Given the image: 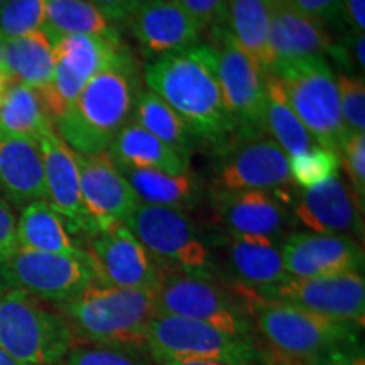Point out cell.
<instances>
[{"label": "cell", "instance_id": "cell-29", "mask_svg": "<svg viewBox=\"0 0 365 365\" xmlns=\"http://www.w3.org/2000/svg\"><path fill=\"white\" fill-rule=\"evenodd\" d=\"M272 0H227L225 27L242 51L269 75V26Z\"/></svg>", "mask_w": 365, "mask_h": 365}, {"label": "cell", "instance_id": "cell-33", "mask_svg": "<svg viewBox=\"0 0 365 365\" xmlns=\"http://www.w3.org/2000/svg\"><path fill=\"white\" fill-rule=\"evenodd\" d=\"M132 117H134L132 122L143 127L149 134L158 137L161 143L170 145L180 156L190 161L196 137L161 97H158L150 90L140 91L135 100Z\"/></svg>", "mask_w": 365, "mask_h": 365}, {"label": "cell", "instance_id": "cell-13", "mask_svg": "<svg viewBox=\"0 0 365 365\" xmlns=\"http://www.w3.org/2000/svg\"><path fill=\"white\" fill-rule=\"evenodd\" d=\"M289 181V158L271 137L234 135L218 148L213 191H277Z\"/></svg>", "mask_w": 365, "mask_h": 365}, {"label": "cell", "instance_id": "cell-23", "mask_svg": "<svg viewBox=\"0 0 365 365\" xmlns=\"http://www.w3.org/2000/svg\"><path fill=\"white\" fill-rule=\"evenodd\" d=\"M0 188L19 207L46 200L43 156L36 140L0 139Z\"/></svg>", "mask_w": 365, "mask_h": 365}, {"label": "cell", "instance_id": "cell-40", "mask_svg": "<svg viewBox=\"0 0 365 365\" xmlns=\"http://www.w3.org/2000/svg\"><path fill=\"white\" fill-rule=\"evenodd\" d=\"M304 16L322 22L323 26L335 24L341 19V4L344 0H282Z\"/></svg>", "mask_w": 365, "mask_h": 365}, {"label": "cell", "instance_id": "cell-31", "mask_svg": "<svg viewBox=\"0 0 365 365\" xmlns=\"http://www.w3.org/2000/svg\"><path fill=\"white\" fill-rule=\"evenodd\" d=\"M54 130L46 115L38 91L21 83H11L0 97V139L21 137L39 143L48 132Z\"/></svg>", "mask_w": 365, "mask_h": 365}, {"label": "cell", "instance_id": "cell-22", "mask_svg": "<svg viewBox=\"0 0 365 365\" xmlns=\"http://www.w3.org/2000/svg\"><path fill=\"white\" fill-rule=\"evenodd\" d=\"M336 46L322 22L304 16L282 0H272L269 26V75L277 66L308 56L335 54Z\"/></svg>", "mask_w": 365, "mask_h": 365}, {"label": "cell", "instance_id": "cell-6", "mask_svg": "<svg viewBox=\"0 0 365 365\" xmlns=\"http://www.w3.org/2000/svg\"><path fill=\"white\" fill-rule=\"evenodd\" d=\"M153 296L158 313L195 319L252 340L254 323L245 301L215 279L161 266Z\"/></svg>", "mask_w": 365, "mask_h": 365}, {"label": "cell", "instance_id": "cell-24", "mask_svg": "<svg viewBox=\"0 0 365 365\" xmlns=\"http://www.w3.org/2000/svg\"><path fill=\"white\" fill-rule=\"evenodd\" d=\"M53 56L54 61L65 63L83 81H88L100 71L134 61L122 39L90 34H73L58 39L53 44Z\"/></svg>", "mask_w": 365, "mask_h": 365}, {"label": "cell", "instance_id": "cell-28", "mask_svg": "<svg viewBox=\"0 0 365 365\" xmlns=\"http://www.w3.org/2000/svg\"><path fill=\"white\" fill-rule=\"evenodd\" d=\"M4 65L12 83L41 90L53 78V43L43 29L4 39Z\"/></svg>", "mask_w": 365, "mask_h": 365}, {"label": "cell", "instance_id": "cell-26", "mask_svg": "<svg viewBox=\"0 0 365 365\" xmlns=\"http://www.w3.org/2000/svg\"><path fill=\"white\" fill-rule=\"evenodd\" d=\"M17 247L61 255H80L85 252L78 242L73 240L65 222L46 200L33 202L22 208L17 222Z\"/></svg>", "mask_w": 365, "mask_h": 365}, {"label": "cell", "instance_id": "cell-44", "mask_svg": "<svg viewBox=\"0 0 365 365\" xmlns=\"http://www.w3.org/2000/svg\"><path fill=\"white\" fill-rule=\"evenodd\" d=\"M308 365H362V359L350 354V350H335L312 360Z\"/></svg>", "mask_w": 365, "mask_h": 365}, {"label": "cell", "instance_id": "cell-9", "mask_svg": "<svg viewBox=\"0 0 365 365\" xmlns=\"http://www.w3.org/2000/svg\"><path fill=\"white\" fill-rule=\"evenodd\" d=\"M98 281L86 252L61 255L17 247L0 257V293H21L54 307Z\"/></svg>", "mask_w": 365, "mask_h": 365}, {"label": "cell", "instance_id": "cell-5", "mask_svg": "<svg viewBox=\"0 0 365 365\" xmlns=\"http://www.w3.org/2000/svg\"><path fill=\"white\" fill-rule=\"evenodd\" d=\"M254 327L279 357L309 364L335 350H350L359 341V328L352 323L319 317L307 309L277 301H264L242 294Z\"/></svg>", "mask_w": 365, "mask_h": 365}, {"label": "cell", "instance_id": "cell-46", "mask_svg": "<svg viewBox=\"0 0 365 365\" xmlns=\"http://www.w3.org/2000/svg\"><path fill=\"white\" fill-rule=\"evenodd\" d=\"M156 365H232L225 362H217V360H175V359H163L154 360Z\"/></svg>", "mask_w": 365, "mask_h": 365}, {"label": "cell", "instance_id": "cell-36", "mask_svg": "<svg viewBox=\"0 0 365 365\" xmlns=\"http://www.w3.org/2000/svg\"><path fill=\"white\" fill-rule=\"evenodd\" d=\"M340 112L346 135L365 132V83L359 76L340 75L336 80Z\"/></svg>", "mask_w": 365, "mask_h": 365}, {"label": "cell", "instance_id": "cell-15", "mask_svg": "<svg viewBox=\"0 0 365 365\" xmlns=\"http://www.w3.org/2000/svg\"><path fill=\"white\" fill-rule=\"evenodd\" d=\"M44 166L46 202L61 217L71 235L90 239L97 234L81 202L78 154L56 134L48 132L39 139Z\"/></svg>", "mask_w": 365, "mask_h": 365}, {"label": "cell", "instance_id": "cell-2", "mask_svg": "<svg viewBox=\"0 0 365 365\" xmlns=\"http://www.w3.org/2000/svg\"><path fill=\"white\" fill-rule=\"evenodd\" d=\"M139 93L135 61L100 71L86 81L75 103L54 122V130L76 154L103 153L130 122Z\"/></svg>", "mask_w": 365, "mask_h": 365}, {"label": "cell", "instance_id": "cell-19", "mask_svg": "<svg viewBox=\"0 0 365 365\" xmlns=\"http://www.w3.org/2000/svg\"><path fill=\"white\" fill-rule=\"evenodd\" d=\"M125 21L140 51L150 59L190 48L203 34L175 0H139Z\"/></svg>", "mask_w": 365, "mask_h": 365}, {"label": "cell", "instance_id": "cell-20", "mask_svg": "<svg viewBox=\"0 0 365 365\" xmlns=\"http://www.w3.org/2000/svg\"><path fill=\"white\" fill-rule=\"evenodd\" d=\"M294 215L314 234L360 237L362 202L340 176H333L322 185L303 190L294 207Z\"/></svg>", "mask_w": 365, "mask_h": 365}, {"label": "cell", "instance_id": "cell-1", "mask_svg": "<svg viewBox=\"0 0 365 365\" xmlns=\"http://www.w3.org/2000/svg\"><path fill=\"white\" fill-rule=\"evenodd\" d=\"M145 85L170 105L196 139L220 148L237 135V122L223 100L210 43L200 41L154 59L145 68Z\"/></svg>", "mask_w": 365, "mask_h": 365}, {"label": "cell", "instance_id": "cell-12", "mask_svg": "<svg viewBox=\"0 0 365 365\" xmlns=\"http://www.w3.org/2000/svg\"><path fill=\"white\" fill-rule=\"evenodd\" d=\"M264 301L291 304L319 317L362 327L365 318V281L362 272H341L312 279H289L259 291L234 289Z\"/></svg>", "mask_w": 365, "mask_h": 365}, {"label": "cell", "instance_id": "cell-30", "mask_svg": "<svg viewBox=\"0 0 365 365\" xmlns=\"http://www.w3.org/2000/svg\"><path fill=\"white\" fill-rule=\"evenodd\" d=\"M43 31L53 44L73 34L120 39L115 22L86 0H44Z\"/></svg>", "mask_w": 365, "mask_h": 365}, {"label": "cell", "instance_id": "cell-49", "mask_svg": "<svg viewBox=\"0 0 365 365\" xmlns=\"http://www.w3.org/2000/svg\"><path fill=\"white\" fill-rule=\"evenodd\" d=\"M4 2V0H0V4H2Z\"/></svg>", "mask_w": 365, "mask_h": 365}, {"label": "cell", "instance_id": "cell-35", "mask_svg": "<svg viewBox=\"0 0 365 365\" xmlns=\"http://www.w3.org/2000/svg\"><path fill=\"white\" fill-rule=\"evenodd\" d=\"M44 0H4L0 4V34L4 39L43 29Z\"/></svg>", "mask_w": 365, "mask_h": 365}, {"label": "cell", "instance_id": "cell-39", "mask_svg": "<svg viewBox=\"0 0 365 365\" xmlns=\"http://www.w3.org/2000/svg\"><path fill=\"white\" fill-rule=\"evenodd\" d=\"M175 2L202 27L203 33L225 26L227 0H175Z\"/></svg>", "mask_w": 365, "mask_h": 365}, {"label": "cell", "instance_id": "cell-8", "mask_svg": "<svg viewBox=\"0 0 365 365\" xmlns=\"http://www.w3.org/2000/svg\"><path fill=\"white\" fill-rule=\"evenodd\" d=\"M271 75L279 80L287 103L317 144L340 156L346 130L341 120L336 80L325 58L294 59L277 66Z\"/></svg>", "mask_w": 365, "mask_h": 365}, {"label": "cell", "instance_id": "cell-16", "mask_svg": "<svg viewBox=\"0 0 365 365\" xmlns=\"http://www.w3.org/2000/svg\"><path fill=\"white\" fill-rule=\"evenodd\" d=\"M81 202L97 232L124 225L139 200L107 150L78 154Z\"/></svg>", "mask_w": 365, "mask_h": 365}, {"label": "cell", "instance_id": "cell-37", "mask_svg": "<svg viewBox=\"0 0 365 365\" xmlns=\"http://www.w3.org/2000/svg\"><path fill=\"white\" fill-rule=\"evenodd\" d=\"M65 365H145L135 350L103 345H73Z\"/></svg>", "mask_w": 365, "mask_h": 365}, {"label": "cell", "instance_id": "cell-41", "mask_svg": "<svg viewBox=\"0 0 365 365\" xmlns=\"http://www.w3.org/2000/svg\"><path fill=\"white\" fill-rule=\"evenodd\" d=\"M17 249V220L9 205L0 198V257Z\"/></svg>", "mask_w": 365, "mask_h": 365}, {"label": "cell", "instance_id": "cell-38", "mask_svg": "<svg viewBox=\"0 0 365 365\" xmlns=\"http://www.w3.org/2000/svg\"><path fill=\"white\" fill-rule=\"evenodd\" d=\"M340 158H344V166L352 182V191L360 202L365 196V132L364 134L346 135L340 149Z\"/></svg>", "mask_w": 365, "mask_h": 365}, {"label": "cell", "instance_id": "cell-43", "mask_svg": "<svg viewBox=\"0 0 365 365\" xmlns=\"http://www.w3.org/2000/svg\"><path fill=\"white\" fill-rule=\"evenodd\" d=\"M341 19L352 29L354 34H364L365 27V0H344Z\"/></svg>", "mask_w": 365, "mask_h": 365}, {"label": "cell", "instance_id": "cell-7", "mask_svg": "<svg viewBox=\"0 0 365 365\" xmlns=\"http://www.w3.org/2000/svg\"><path fill=\"white\" fill-rule=\"evenodd\" d=\"M73 333L58 312L31 296L0 293V349L21 365H59L73 346Z\"/></svg>", "mask_w": 365, "mask_h": 365}, {"label": "cell", "instance_id": "cell-27", "mask_svg": "<svg viewBox=\"0 0 365 365\" xmlns=\"http://www.w3.org/2000/svg\"><path fill=\"white\" fill-rule=\"evenodd\" d=\"M118 170L129 181L139 203L188 210L200 200V185L191 170L182 175L127 166H118Z\"/></svg>", "mask_w": 365, "mask_h": 365}, {"label": "cell", "instance_id": "cell-32", "mask_svg": "<svg viewBox=\"0 0 365 365\" xmlns=\"http://www.w3.org/2000/svg\"><path fill=\"white\" fill-rule=\"evenodd\" d=\"M264 130L272 135L271 139L284 150L287 158H294L318 145L291 108V105L287 103L279 80L274 75L266 76Z\"/></svg>", "mask_w": 365, "mask_h": 365}, {"label": "cell", "instance_id": "cell-25", "mask_svg": "<svg viewBox=\"0 0 365 365\" xmlns=\"http://www.w3.org/2000/svg\"><path fill=\"white\" fill-rule=\"evenodd\" d=\"M118 166L139 168V170H158L170 175H182L190 171V161L166 145L148 130L129 122L118 132L107 149Z\"/></svg>", "mask_w": 365, "mask_h": 365}, {"label": "cell", "instance_id": "cell-11", "mask_svg": "<svg viewBox=\"0 0 365 365\" xmlns=\"http://www.w3.org/2000/svg\"><path fill=\"white\" fill-rule=\"evenodd\" d=\"M217 76L228 112L237 122V135H261L264 130L266 73L242 51L225 26L210 31ZM266 132V130H264Z\"/></svg>", "mask_w": 365, "mask_h": 365}, {"label": "cell", "instance_id": "cell-18", "mask_svg": "<svg viewBox=\"0 0 365 365\" xmlns=\"http://www.w3.org/2000/svg\"><path fill=\"white\" fill-rule=\"evenodd\" d=\"M281 190L213 191V207L225 235L279 240L287 225Z\"/></svg>", "mask_w": 365, "mask_h": 365}, {"label": "cell", "instance_id": "cell-10", "mask_svg": "<svg viewBox=\"0 0 365 365\" xmlns=\"http://www.w3.org/2000/svg\"><path fill=\"white\" fill-rule=\"evenodd\" d=\"M145 345L154 360H217L232 365L262 364L254 340L173 314H154L148 327Z\"/></svg>", "mask_w": 365, "mask_h": 365}, {"label": "cell", "instance_id": "cell-14", "mask_svg": "<svg viewBox=\"0 0 365 365\" xmlns=\"http://www.w3.org/2000/svg\"><path fill=\"white\" fill-rule=\"evenodd\" d=\"M97 279L103 284L153 293L161 274L159 264L125 225L100 230L86 240Z\"/></svg>", "mask_w": 365, "mask_h": 365}, {"label": "cell", "instance_id": "cell-47", "mask_svg": "<svg viewBox=\"0 0 365 365\" xmlns=\"http://www.w3.org/2000/svg\"><path fill=\"white\" fill-rule=\"evenodd\" d=\"M11 83L12 81H11V78H9L6 65H4V38H2V34H0V97H2L4 91H6V88Z\"/></svg>", "mask_w": 365, "mask_h": 365}, {"label": "cell", "instance_id": "cell-21", "mask_svg": "<svg viewBox=\"0 0 365 365\" xmlns=\"http://www.w3.org/2000/svg\"><path fill=\"white\" fill-rule=\"evenodd\" d=\"M220 255L234 289L259 291L289 279L282 264L279 240L225 235L218 239V264Z\"/></svg>", "mask_w": 365, "mask_h": 365}, {"label": "cell", "instance_id": "cell-3", "mask_svg": "<svg viewBox=\"0 0 365 365\" xmlns=\"http://www.w3.org/2000/svg\"><path fill=\"white\" fill-rule=\"evenodd\" d=\"M73 339L83 345L148 350V327L158 313L150 291L127 289L95 281L66 303L56 307Z\"/></svg>", "mask_w": 365, "mask_h": 365}, {"label": "cell", "instance_id": "cell-42", "mask_svg": "<svg viewBox=\"0 0 365 365\" xmlns=\"http://www.w3.org/2000/svg\"><path fill=\"white\" fill-rule=\"evenodd\" d=\"M86 2L93 4L100 12L117 24V22L125 21L129 17V14L134 11L139 0H86Z\"/></svg>", "mask_w": 365, "mask_h": 365}, {"label": "cell", "instance_id": "cell-45", "mask_svg": "<svg viewBox=\"0 0 365 365\" xmlns=\"http://www.w3.org/2000/svg\"><path fill=\"white\" fill-rule=\"evenodd\" d=\"M350 49H352L355 65H359L360 70L364 71V68H365V51H364L365 38H364V34H354L352 46H350Z\"/></svg>", "mask_w": 365, "mask_h": 365}, {"label": "cell", "instance_id": "cell-34", "mask_svg": "<svg viewBox=\"0 0 365 365\" xmlns=\"http://www.w3.org/2000/svg\"><path fill=\"white\" fill-rule=\"evenodd\" d=\"M340 156L335 150L314 145L289 159V176L303 190L322 185L333 176H339Z\"/></svg>", "mask_w": 365, "mask_h": 365}, {"label": "cell", "instance_id": "cell-17", "mask_svg": "<svg viewBox=\"0 0 365 365\" xmlns=\"http://www.w3.org/2000/svg\"><path fill=\"white\" fill-rule=\"evenodd\" d=\"M281 255L286 274L294 279L360 272L364 266L362 247L346 235L296 232L281 240Z\"/></svg>", "mask_w": 365, "mask_h": 365}, {"label": "cell", "instance_id": "cell-48", "mask_svg": "<svg viewBox=\"0 0 365 365\" xmlns=\"http://www.w3.org/2000/svg\"><path fill=\"white\" fill-rule=\"evenodd\" d=\"M0 365H21V364L16 362L11 355L6 354L2 349H0Z\"/></svg>", "mask_w": 365, "mask_h": 365}, {"label": "cell", "instance_id": "cell-4", "mask_svg": "<svg viewBox=\"0 0 365 365\" xmlns=\"http://www.w3.org/2000/svg\"><path fill=\"white\" fill-rule=\"evenodd\" d=\"M124 225L161 266L218 281V239H212L185 210L139 203Z\"/></svg>", "mask_w": 365, "mask_h": 365}]
</instances>
